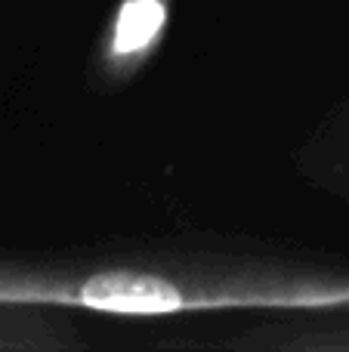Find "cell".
<instances>
[{
    "instance_id": "cell-1",
    "label": "cell",
    "mask_w": 349,
    "mask_h": 352,
    "mask_svg": "<svg viewBox=\"0 0 349 352\" xmlns=\"http://www.w3.org/2000/svg\"><path fill=\"white\" fill-rule=\"evenodd\" d=\"M0 306L167 318L207 312H344L349 269L204 260H6Z\"/></svg>"
},
{
    "instance_id": "cell-3",
    "label": "cell",
    "mask_w": 349,
    "mask_h": 352,
    "mask_svg": "<svg viewBox=\"0 0 349 352\" xmlns=\"http://www.w3.org/2000/svg\"><path fill=\"white\" fill-rule=\"evenodd\" d=\"M56 309H12L0 306V352H47L80 346L78 334L65 331Z\"/></svg>"
},
{
    "instance_id": "cell-2",
    "label": "cell",
    "mask_w": 349,
    "mask_h": 352,
    "mask_svg": "<svg viewBox=\"0 0 349 352\" xmlns=\"http://www.w3.org/2000/svg\"><path fill=\"white\" fill-rule=\"evenodd\" d=\"M173 22V0H117L96 43V78L127 87L164 47Z\"/></svg>"
},
{
    "instance_id": "cell-4",
    "label": "cell",
    "mask_w": 349,
    "mask_h": 352,
    "mask_svg": "<svg viewBox=\"0 0 349 352\" xmlns=\"http://www.w3.org/2000/svg\"><path fill=\"white\" fill-rule=\"evenodd\" d=\"M266 346H282V349H349V334L340 328L331 331H303V334H288L278 340H266Z\"/></svg>"
}]
</instances>
